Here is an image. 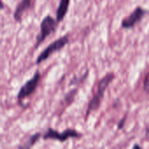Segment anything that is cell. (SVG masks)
I'll return each instance as SVG.
<instances>
[{"instance_id":"6da1fadb","label":"cell","mask_w":149,"mask_h":149,"mask_svg":"<svg viewBox=\"0 0 149 149\" xmlns=\"http://www.w3.org/2000/svg\"><path fill=\"white\" fill-rule=\"evenodd\" d=\"M115 76L113 73L109 72L107 74H106L98 83L97 86V89L95 93L93 95L92 99L90 100L87 108H86V116L87 117L92 112H94L96 110H98L101 105V102L103 100V98L105 96V93L107 91V89L109 87L110 84L113 81Z\"/></svg>"},{"instance_id":"7a4b0ae2","label":"cell","mask_w":149,"mask_h":149,"mask_svg":"<svg viewBox=\"0 0 149 149\" xmlns=\"http://www.w3.org/2000/svg\"><path fill=\"white\" fill-rule=\"evenodd\" d=\"M69 42V38L67 35L62 36L59 38H58L57 40L53 41L52 43H51L37 58L36 60V64L38 65L42 62H44L45 60H46L50 56H52L53 53L60 51L61 49H63Z\"/></svg>"},{"instance_id":"3957f363","label":"cell","mask_w":149,"mask_h":149,"mask_svg":"<svg viewBox=\"0 0 149 149\" xmlns=\"http://www.w3.org/2000/svg\"><path fill=\"white\" fill-rule=\"evenodd\" d=\"M58 22L50 15H47L44 17L40 24V33L37 38V42L35 46L36 48L38 47V45L42 42H44L48 36H50L52 33L55 31L58 26Z\"/></svg>"},{"instance_id":"277c9868","label":"cell","mask_w":149,"mask_h":149,"mask_svg":"<svg viewBox=\"0 0 149 149\" xmlns=\"http://www.w3.org/2000/svg\"><path fill=\"white\" fill-rule=\"evenodd\" d=\"M82 134L74 129H66L62 133H58V131L52 128H49L48 131L43 135V139L44 140H55L60 142H65L68 139H71V138L78 139V138H80Z\"/></svg>"},{"instance_id":"5b68a950","label":"cell","mask_w":149,"mask_h":149,"mask_svg":"<svg viewBox=\"0 0 149 149\" xmlns=\"http://www.w3.org/2000/svg\"><path fill=\"white\" fill-rule=\"evenodd\" d=\"M147 14V10L142 7H136L133 12H131L128 16L124 17L121 21V26L123 29H131L135 26L138 23H140L145 15Z\"/></svg>"},{"instance_id":"8992f818","label":"cell","mask_w":149,"mask_h":149,"mask_svg":"<svg viewBox=\"0 0 149 149\" xmlns=\"http://www.w3.org/2000/svg\"><path fill=\"white\" fill-rule=\"evenodd\" d=\"M40 73L38 71H37L35 72V74L31 78V79H29L27 82H25L24 84V86L21 87V89L19 90L18 93H17V100L19 101H22L24 99L31 96L34 91L36 90L39 80H40Z\"/></svg>"},{"instance_id":"52a82bcc","label":"cell","mask_w":149,"mask_h":149,"mask_svg":"<svg viewBox=\"0 0 149 149\" xmlns=\"http://www.w3.org/2000/svg\"><path fill=\"white\" fill-rule=\"evenodd\" d=\"M31 6V0H21L17 6L16 7V10L13 13V17L17 22H19L22 19V17L24 13L29 10Z\"/></svg>"},{"instance_id":"ba28073f","label":"cell","mask_w":149,"mask_h":149,"mask_svg":"<svg viewBox=\"0 0 149 149\" xmlns=\"http://www.w3.org/2000/svg\"><path fill=\"white\" fill-rule=\"evenodd\" d=\"M69 5H70V0H59V4L56 12V20L58 23L65 18L68 11Z\"/></svg>"},{"instance_id":"9c48e42d","label":"cell","mask_w":149,"mask_h":149,"mask_svg":"<svg viewBox=\"0 0 149 149\" xmlns=\"http://www.w3.org/2000/svg\"><path fill=\"white\" fill-rule=\"evenodd\" d=\"M39 138H40V134H33V135L31 136L30 139L26 141V144H25L24 146L21 147V148H31V147H32V146L38 141V140Z\"/></svg>"},{"instance_id":"30bf717a","label":"cell","mask_w":149,"mask_h":149,"mask_svg":"<svg viewBox=\"0 0 149 149\" xmlns=\"http://www.w3.org/2000/svg\"><path fill=\"white\" fill-rule=\"evenodd\" d=\"M143 88H144L145 92L149 94V73H148L147 76L145 77V79L143 82Z\"/></svg>"},{"instance_id":"8fae6325","label":"cell","mask_w":149,"mask_h":149,"mask_svg":"<svg viewBox=\"0 0 149 149\" xmlns=\"http://www.w3.org/2000/svg\"><path fill=\"white\" fill-rule=\"evenodd\" d=\"M3 8H4V4L2 2V0H0V9H3Z\"/></svg>"},{"instance_id":"7c38bea8","label":"cell","mask_w":149,"mask_h":149,"mask_svg":"<svg viewBox=\"0 0 149 149\" xmlns=\"http://www.w3.org/2000/svg\"><path fill=\"white\" fill-rule=\"evenodd\" d=\"M146 134H147L148 137L149 138V127H147V128H146Z\"/></svg>"}]
</instances>
